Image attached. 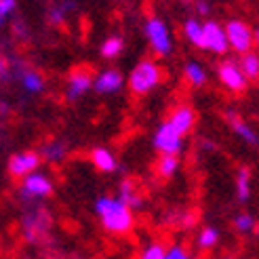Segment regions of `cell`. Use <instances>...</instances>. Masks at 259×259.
Masks as SVG:
<instances>
[{"label":"cell","mask_w":259,"mask_h":259,"mask_svg":"<svg viewBox=\"0 0 259 259\" xmlns=\"http://www.w3.org/2000/svg\"><path fill=\"white\" fill-rule=\"evenodd\" d=\"M95 215L101 228L114 236H126L135 228V213L118 196H99L95 200Z\"/></svg>","instance_id":"6da1fadb"},{"label":"cell","mask_w":259,"mask_h":259,"mask_svg":"<svg viewBox=\"0 0 259 259\" xmlns=\"http://www.w3.org/2000/svg\"><path fill=\"white\" fill-rule=\"evenodd\" d=\"M160 82H162V68H160V63L154 59H141L126 78L128 91L137 97L152 93Z\"/></svg>","instance_id":"7a4b0ae2"},{"label":"cell","mask_w":259,"mask_h":259,"mask_svg":"<svg viewBox=\"0 0 259 259\" xmlns=\"http://www.w3.org/2000/svg\"><path fill=\"white\" fill-rule=\"evenodd\" d=\"M144 32H146L148 45H150L154 55H158V57L171 55L173 38H171V32H169V25H166L160 17H150L144 25Z\"/></svg>","instance_id":"3957f363"},{"label":"cell","mask_w":259,"mask_h":259,"mask_svg":"<svg viewBox=\"0 0 259 259\" xmlns=\"http://www.w3.org/2000/svg\"><path fill=\"white\" fill-rule=\"evenodd\" d=\"M226 38H228V47L238 55L251 53L253 45H255V34L251 30V25L242 19H230L226 25Z\"/></svg>","instance_id":"277c9868"},{"label":"cell","mask_w":259,"mask_h":259,"mask_svg":"<svg viewBox=\"0 0 259 259\" xmlns=\"http://www.w3.org/2000/svg\"><path fill=\"white\" fill-rule=\"evenodd\" d=\"M53 190H55L53 181L42 171H34L30 175H25L19 186V194L25 200H45L53 194Z\"/></svg>","instance_id":"5b68a950"},{"label":"cell","mask_w":259,"mask_h":259,"mask_svg":"<svg viewBox=\"0 0 259 259\" xmlns=\"http://www.w3.org/2000/svg\"><path fill=\"white\" fill-rule=\"evenodd\" d=\"M152 141H154V150L158 154H166V156H179V152L184 150V135L166 120L154 131Z\"/></svg>","instance_id":"8992f818"},{"label":"cell","mask_w":259,"mask_h":259,"mask_svg":"<svg viewBox=\"0 0 259 259\" xmlns=\"http://www.w3.org/2000/svg\"><path fill=\"white\" fill-rule=\"evenodd\" d=\"M51 215L42 209L38 211H32L23 217L21 222V232H23V238L28 242H42L49 232H51Z\"/></svg>","instance_id":"52a82bcc"},{"label":"cell","mask_w":259,"mask_h":259,"mask_svg":"<svg viewBox=\"0 0 259 259\" xmlns=\"http://www.w3.org/2000/svg\"><path fill=\"white\" fill-rule=\"evenodd\" d=\"M40 154L34 152V150H23V152H15L11 154V158L7 162V169L9 175L15 177V179H23L25 175H30L34 171L40 169Z\"/></svg>","instance_id":"ba28073f"},{"label":"cell","mask_w":259,"mask_h":259,"mask_svg":"<svg viewBox=\"0 0 259 259\" xmlns=\"http://www.w3.org/2000/svg\"><path fill=\"white\" fill-rule=\"evenodd\" d=\"M217 78L230 91V93H242L249 84V80L244 78V74L240 72L238 63L232 61V59H226L217 66Z\"/></svg>","instance_id":"9c48e42d"},{"label":"cell","mask_w":259,"mask_h":259,"mask_svg":"<svg viewBox=\"0 0 259 259\" xmlns=\"http://www.w3.org/2000/svg\"><path fill=\"white\" fill-rule=\"evenodd\" d=\"M89 91H93V74L89 68H76L70 72L66 82V97L70 101H76L84 97Z\"/></svg>","instance_id":"30bf717a"},{"label":"cell","mask_w":259,"mask_h":259,"mask_svg":"<svg viewBox=\"0 0 259 259\" xmlns=\"http://www.w3.org/2000/svg\"><path fill=\"white\" fill-rule=\"evenodd\" d=\"M204 30V51H211L215 55H226L230 47H228V38H226V30L222 23L217 21H204L202 23Z\"/></svg>","instance_id":"8fae6325"},{"label":"cell","mask_w":259,"mask_h":259,"mask_svg":"<svg viewBox=\"0 0 259 259\" xmlns=\"http://www.w3.org/2000/svg\"><path fill=\"white\" fill-rule=\"evenodd\" d=\"M122 87H124V76L114 68H108L93 76V91L99 95H114L122 91Z\"/></svg>","instance_id":"7c38bea8"},{"label":"cell","mask_w":259,"mask_h":259,"mask_svg":"<svg viewBox=\"0 0 259 259\" xmlns=\"http://www.w3.org/2000/svg\"><path fill=\"white\" fill-rule=\"evenodd\" d=\"M226 120L230 124V128L236 133V137H240L244 144H249V146H259V137L255 133V128L242 118V116L234 110H228L226 112Z\"/></svg>","instance_id":"4fadbf2b"},{"label":"cell","mask_w":259,"mask_h":259,"mask_svg":"<svg viewBox=\"0 0 259 259\" xmlns=\"http://www.w3.org/2000/svg\"><path fill=\"white\" fill-rule=\"evenodd\" d=\"M166 122H169L171 126H175L177 131L186 137L188 133H192L194 124H196V112H194L192 106H177V108L169 114Z\"/></svg>","instance_id":"5bb4252c"},{"label":"cell","mask_w":259,"mask_h":259,"mask_svg":"<svg viewBox=\"0 0 259 259\" xmlns=\"http://www.w3.org/2000/svg\"><path fill=\"white\" fill-rule=\"evenodd\" d=\"M89 158H91V164H93L99 173H114L118 169L116 154L110 148H93L89 154Z\"/></svg>","instance_id":"9a60e30c"},{"label":"cell","mask_w":259,"mask_h":259,"mask_svg":"<svg viewBox=\"0 0 259 259\" xmlns=\"http://www.w3.org/2000/svg\"><path fill=\"white\" fill-rule=\"evenodd\" d=\"M118 198H120L126 206H131L133 211H135V209H141V204H144V196H141L139 186L135 184L133 179H122V181H120Z\"/></svg>","instance_id":"2e32d148"},{"label":"cell","mask_w":259,"mask_h":259,"mask_svg":"<svg viewBox=\"0 0 259 259\" xmlns=\"http://www.w3.org/2000/svg\"><path fill=\"white\" fill-rule=\"evenodd\" d=\"M40 160H47L51 164H55V162H61L63 158L68 156V146L63 144L61 139H53V141H47V144H42L40 148Z\"/></svg>","instance_id":"e0dca14e"},{"label":"cell","mask_w":259,"mask_h":259,"mask_svg":"<svg viewBox=\"0 0 259 259\" xmlns=\"http://www.w3.org/2000/svg\"><path fill=\"white\" fill-rule=\"evenodd\" d=\"M184 76H186V82L194 89H200L206 84V78H209V74H206V68L202 66L200 61H194L190 59L186 66H184Z\"/></svg>","instance_id":"ac0fdd59"},{"label":"cell","mask_w":259,"mask_h":259,"mask_svg":"<svg viewBox=\"0 0 259 259\" xmlns=\"http://www.w3.org/2000/svg\"><path fill=\"white\" fill-rule=\"evenodd\" d=\"M19 80H21L23 91H25V93H30V95H38V93H42V91H45V78H42V74L32 70V68H25L19 74Z\"/></svg>","instance_id":"d6986e66"},{"label":"cell","mask_w":259,"mask_h":259,"mask_svg":"<svg viewBox=\"0 0 259 259\" xmlns=\"http://www.w3.org/2000/svg\"><path fill=\"white\" fill-rule=\"evenodd\" d=\"M184 38L194 45L196 49H206L204 47V30H202V21H198L196 17H190L184 21Z\"/></svg>","instance_id":"ffe728a7"},{"label":"cell","mask_w":259,"mask_h":259,"mask_svg":"<svg viewBox=\"0 0 259 259\" xmlns=\"http://www.w3.org/2000/svg\"><path fill=\"white\" fill-rule=\"evenodd\" d=\"M251 192H253V177L251 171L247 166H240L236 171V198L240 202H249L251 198Z\"/></svg>","instance_id":"44dd1931"},{"label":"cell","mask_w":259,"mask_h":259,"mask_svg":"<svg viewBox=\"0 0 259 259\" xmlns=\"http://www.w3.org/2000/svg\"><path fill=\"white\" fill-rule=\"evenodd\" d=\"M154 171L160 179H173L175 173L179 171V156H166V154H160V158L154 164Z\"/></svg>","instance_id":"7402d4cb"},{"label":"cell","mask_w":259,"mask_h":259,"mask_svg":"<svg viewBox=\"0 0 259 259\" xmlns=\"http://www.w3.org/2000/svg\"><path fill=\"white\" fill-rule=\"evenodd\" d=\"M219 240H222V234H219V230L213 228V226H204L200 232H198V236H196V247L200 251H211L215 249Z\"/></svg>","instance_id":"603a6c76"},{"label":"cell","mask_w":259,"mask_h":259,"mask_svg":"<svg viewBox=\"0 0 259 259\" xmlns=\"http://www.w3.org/2000/svg\"><path fill=\"white\" fill-rule=\"evenodd\" d=\"M76 9V3L74 0H59L57 5H53L49 9V21L53 23V25H59L63 23L68 17H70V13Z\"/></svg>","instance_id":"cb8c5ba5"},{"label":"cell","mask_w":259,"mask_h":259,"mask_svg":"<svg viewBox=\"0 0 259 259\" xmlns=\"http://www.w3.org/2000/svg\"><path fill=\"white\" fill-rule=\"evenodd\" d=\"M238 68L240 72L244 74L247 80H257L259 78V55L257 53H244L240 55V61H238Z\"/></svg>","instance_id":"d4e9b609"},{"label":"cell","mask_w":259,"mask_h":259,"mask_svg":"<svg viewBox=\"0 0 259 259\" xmlns=\"http://www.w3.org/2000/svg\"><path fill=\"white\" fill-rule=\"evenodd\" d=\"M122 49H124V40L120 36H110V38H106L103 40V45H101V57L103 59H116L120 53H122Z\"/></svg>","instance_id":"484cf974"},{"label":"cell","mask_w":259,"mask_h":259,"mask_svg":"<svg viewBox=\"0 0 259 259\" xmlns=\"http://www.w3.org/2000/svg\"><path fill=\"white\" fill-rule=\"evenodd\" d=\"M255 226H257L255 217L247 211H242L234 217V228H236V232H240V234H251V232H255Z\"/></svg>","instance_id":"4316f807"},{"label":"cell","mask_w":259,"mask_h":259,"mask_svg":"<svg viewBox=\"0 0 259 259\" xmlns=\"http://www.w3.org/2000/svg\"><path fill=\"white\" fill-rule=\"evenodd\" d=\"M164 253H166V247L162 242H150L148 247H144L139 259H164Z\"/></svg>","instance_id":"83f0119b"},{"label":"cell","mask_w":259,"mask_h":259,"mask_svg":"<svg viewBox=\"0 0 259 259\" xmlns=\"http://www.w3.org/2000/svg\"><path fill=\"white\" fill-rule=\"evenodd\" d=\"M164 259H192V255L184 242H173L171 247H166Z\"/></svg>","instance_id":"f1b7e54d"},{"label":"cell","mask_w":259,"mask_h":259,"mask_svg":"<svg viewBox=\"0 0 259 259\" xmlns=\"http://www.w3.org/2000/svg\"><path fill=\"white\" fill-rule=\"evenodd\" d=\"M15 11H17V0H0V28L11 19Z\"/></svg>","instance_id":"f546056e"},{"label":"cell","mask_w":259,"mask_h":259,"mask_svg":"<svg viewBox=\"0 0 259 259\" xmlns=\"http://www.w3.org/2000/svg\"><path fill=\"white\" fill-rule=\"evenodd\" d=\"M9 78H11V61L0 55V82H5Z\"/></svg>","instance_id":"4dcf8cb0"},{"label":"cell","mask_w":259,"mask_h":259,"mask_svg":"<svg viewBox=\"0 0 259 259\" xmlns=\"http://www.w3.org/2000/svg\"><path fill=\"white\" fill-rule=\"evenodd\" d=\"M196 11H198V15H209V11H211V7L204 3V0H198L196 3Z\"/></svg>","instance_id":"1f68e13d"},{"label":"cell","mask_w":259,"mask_h":259,"mask_svg":"<svg viewBox=\"0 0 259 259\" xmlns=\"http://www.w3.org/2000/svg\"><path fill=\"white\" fill-rule=\"evenodd\" d=\"M13 30H15V34H17V36H19V34H21V36L28 34V32H25V25H23V23H19V21H17L15 25H13Z\"/></svg>","instance_id":"d6a6232c"},{"label":"cell","mask_w":259,"mask_h":259,"mask_svg":"<svg viewBox=\"0 0 259 259\" xmlns=\"http://www.w3.org/2000/svg\"><path fill=\"white\" fill-rule=\"evenodd\" d=\"M253 34H255V42H257V49H259V28H257Z\"/></svg>","instance_id":"836d02e7"}]
</instances>
